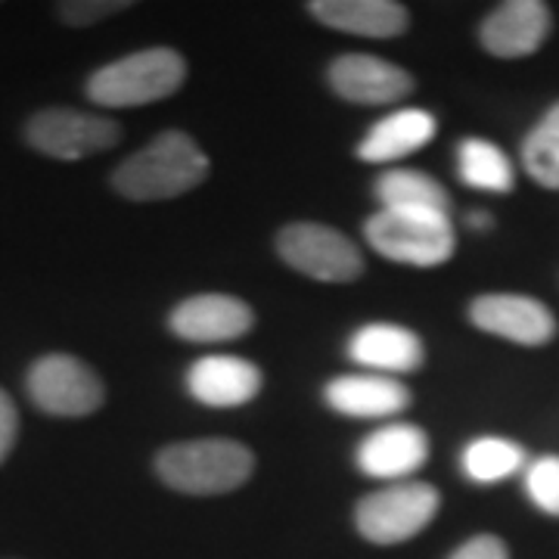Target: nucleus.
I'll use <instances>...</instances> for the list:
<instances>
[{"instance_id": "f257e3e1", "label": "nucleus", "mask_w": 559, "mask_h": 559, "mask_svg": "<svg viewBox=\"0 0 559 559\" xmlns=\"http://www.w3.org/2000/svg\"><path fill=\"white\" fill-rule=\"evenodd\" d=\"M212 162L187 131H162L112 171V190L131 202L178 200L209 178Z\"/></svg>"}, {"instance_id": "f03ea898", "label": "nucleus", "mask_w": 559, "mask_h": 559, "mask_svg": "<svg viewBox=\"0 0 559 559\" xmlns=\"http://www.w3.org/2000/svg\"><path fill=\"white\" fill-rule=\"evenodd\" d=\"M156 476L171 491L190 498L230 495L255 473V454L234 439H193L162 448L156 460Z\"/></svg>"}, {"instance_id": "7ed1b4c3", "label": "nucleus", "mask_w": 559, "mask_h": 559, "mask_svg": "<svg viewBox=\"0 0 559 559\" xmlns=\"http://www.w3.org/2000/svg\"><path fill=\"white\" fill-rule=\"evenodd\" d=\"M187 81V60L175 47H146L100 66L87 79V100L100 109H134L175 97Z\"/></svg>"}, {"instance_id": "20e7f679", "label": "nucleus", "mask_w": 559, "mask_h": 559, "mask_svg": "<svg viewBox=\"0 0 559 559\" xmlns=\"http://www.w3.org/2000/svg\"><path fill=\"white\" fill-rule=\"evenodd\" d=\"M364 237L382 259L411 267H439L457 252L451 215L441 212H389L364 221Z\"/></svg>"}, {"instance_id": "39448f33", "label": "nucleus", "mask_w": 559, "mask_h": 559, "mask_svg": "<svg viewBox=\"0 0 559 559\" xmlns=\"http://www.w3.org/2000/svg\"><path fill=\"white\" fill-rule=\"evenodd\" d=\"M441 495L432 481H392L370 491L355 507V528L364 540L392 547L417 538L439 516Z\"/></svg>"}, {"instance_id": "423d86ee", "label": "nucleus", "mask_w": 559, "mask_h": 559, "mask_svg": "<svg viewBox=\"0 0 559 559\" xmlns=\"http://www.w3.org/2000/svg\"><path fill=\"white\" fill-rule=\"evenodd\" d=\"M22 138L35 153L47 156V159L81 162L119 146L121 124L100 112L50 106V109H38L25 121Z\"/></svg>"}, {"instance_id": "0eeeda50", "label": "nucleus", "mask_w": 559, "mask_h": 559, "mask_svg": "<svg viewBox=\"0 0 559 559\" xmlns=\"http://www.w3.org/2000/svg\"><path fill=\"white\" fill-rule=\"evenodd\" d=\"M25 395L47 417L79 419L97 414L106 401V385L94 367L75 355H40L25 373Z\"/></svg>"}, {"instance_id": "6e6552de", "label": "nucleus", "mask_w": 559, "mask_h": 559, "mask_svg": "<svg viewBox=\"0 0 559 559\" xmlns=\"http://www.w3.org/2000/svg\"><path fill=\"white\" fill-rule=\"evenodd\" d=\"M277 255L293 271L320 283H352L364 274V255L336 227L296 221L277 234Z\"/></svg>"}, {"instance_id": "1a4fd4ad", "label": "nucleus", "mask_w": 559, "mask_h": 559, "mask_svg": "<svg viewBox=\"0 0 559 559\" xmlns=\"http://www.w3.org/2000/svg\"><path fill=\"white\" fill-rule=\"evenodd\" d=\"M469 323L498 340L540 348L557 340V318L544 301L520 293H485L469 305Z\"/></svg>"}, {"instance_id": "9d476101", "label": "nucleus", "mask_w": 559, "mask_h": 559, "mask_svg": "<svg viewBox=\"0 0 559 559\" xmlns=\"http://www.w3.org/2000/svg\"><path fill=\"white\" fill-rule=\"evenodd\" d=\"M330 91L358 106H392L414 94V75L399 62L370 53H342L326 69Z\"/></svg>"}, {"instance_id": "9b49d317", "label": "nucleus", "mask_w": 559, "mask_h": 559, "mask_svg": "<svg viewBox=\"0 0 559 559\" xmlns=\"http://www.w3.org/2000/svg\"><path fill=\"white\" fill-rule=\"evenodd\" d=\"M252 323H255L252 308L227 293L190 296L175 305V311L168 314V330L178 340L200 342V345L240 340L252 330Z\"/></svg>"}, {"instance_id": "f8f14e48", "label": "nucleus", "mask_w": 559, "mask_h": 559, "mask_svg": "<svg viewBox=\"0 0 559 559\" xmlns=\"http://www.w3.org/2000/svg\"><path fill=\"white\" fill-rule=\"evenodd\" d=\"M550 22V7L540 0H507L481 20L479 40L498 60H522L544 47Z\"/></svg>"}, {"instance_id": "ddd939ff", "label": "nucleus", "mask_w": 559, "mask_h": 559, "mask_svg": "<svg viewBox=\"0 0 559 559\" xmlns=\"http://www.w3.org/2000/svg\"><path fill=\"white\" fill-rule=\"evenodd\" d=\"M264 373L259 364L237 355H205L187 370V392L202 407L234 411L259 399Z\"/></svg>"}, {"instance_id": "4468645a", "label": "nucleus", "mask_w": 559, "mask_h": 559, "mask_svg": "<svg viewBox=\"0 0 559 559\" xmlns=\"http://www.w3.org/2000/svg\"><path fill=\"white\" fill-rule=\"evenodd\" d=\"M358 469L380 481H407L429 460V436L414 423H389L358 444Z\"/></svg>"}, {"instance_id": "2eb2a0df", "label": "nucleus", "mask_w": 559, "mask_h": 559, "mask_svg": "<svg viewBox=\"0 0 559 559\" xmlns=\"http://www.w3.org/2000/svg\"><path fill=\"white\" fill-rule=\"evenodd\" d=\"M323 401L333 414L355 419H385L407 411L411 389L382 373H348L326 382Z\"/></svg>"}, {"instance_id": "dca6fc26", "label": "nucleus", "mask_w": 559, "mask_h": 559, "mask_svg": "<svg viewBox=\"0 0 559 559\" xmlns=\"http://www.w3.org/2000/svg\"><path fill=\"white\" fill-rule=\"evenodd\" d=\"M348 358L370 373H414L426 360V348L414 330L399 323H367L348 340Z\"/></svg>"}, {"instance_id": "f3484780", "label": "nucleus", "mask_w": 559, "mask_h": 559, "mask_svg": "<svg viewBox=\"0 0 559 559\" xmlns=\"http://www.w3.org/2000/svg\"><path fill=\"white\" fill-rule=\"evenodd\" d=\"M308 13L323 25L358 38H399L411 25V13L395 0H311Z\"/></svg>"}, {"instance_id": "a211bd4d", "label": "nucleus", "mask_w": 559, "mask_h": 559, "mask_svg": "<svg viewBox=\"0 0 559 559\" xmlns=\"http://www.w3.org/2000/svg\"><path fill=\"white\" fill-rule=\"evenodd\" d=\"M439 134V119L429 109H399L380 119L358 143L360 162H401L429 146Z\"/></svg>"}, {"instance_id": "6ab92c4d", "label": "nucleus", "mask_w": 559, "mask_h": 559, "mask_svg": "<svg viewBox=\"0 0 559 559\" xmlns=\"http://www.w3.org/2000/svg\"><path fill=\"white\" fill-rule=\"evenodd\" d=\"M373 197L380 200V209L389 212H441L448 215L451 197L439 180L417 168H385L377 183Z\"/></svg>"}, {"instance_id": "aec40b11", "label": "nucleus", "mask_w": 559, "mask_h": 559, "mask_svg": "<svg viewBox=\"0 0 559 559\" xmlns=\"http://www.w3.org/2000/svg\"><path fill=\"white\" fill-rule=\"evenodd\" d=\"M457 175L466 187L481 193H510L516 187V168L498 143L485 138H463L457 143Z\"/></svg>"}, {"instance_id": "412c9836", "label": "nucleus", "mask_w": 559, "mask_h": 559, "mask_svg": "<svg viewBox=\"0 0 559 559\" xmlns=\"http://www.w3.org/2000/svg\"><path fill=\"white\" fill-rule=\"evenodd\" d=\"M460 466L463 476L476 485H498L525 469V448L503 436H479L463 448Z\"/></svg>"}, {"instance_id": "4be33fe9", "label": "nucleus", "mask_w": 559, "mask_h": 559, "mask_svg": "<svg viewBox=\"0 0 559 559\" xmlns=\"http://www.w3.org/2000/svg\"><path fill=\"white\" fill-rule=\"evenodd\" d=\"M522 168L544 190H559V103L522 140Z\"/></svg>"}, {"instance_id": "5701e85b", "label": "nucleus", "mask_w": 559, "mask_h": 559, "mask_svg": "<svg viewBox=\"0 0 559 559\" xmlns=\"http://www.w3.org/2000/svg\"><path fill=\"white\" fill-rule=\"evenodd\" d=\"M522 488H525V498L532 500L544 516L559 520V454H544L525 463Z\"/></svg>"}, {"instance_id": "b1692460", "label": "nucleus", "mask_w": 559, "mask_h": 559, "mask_svg": "<svg viewBox=\"0 0 559 559\" xmlns=\"http://www.w3.org/2000/svg\"><path fill=\"white\" fill-rule=\"evenodd\" d=\"M131 0H66L57 7V16H60L66 25H75V28H84V25H94V22L109 20L121 10H128Z\"/></svg>"}, {"instance_id": "393cba45", "label": "nucleus", "mask_w": 559, "mask_h": 559, "mask_svg": "<svg viewBox=\"0 0 559 559\" xmlns=\"http://www.w3.org/2000/svg\"><path fill=\"white\" fill-rule=\"evenodd\" d=\"M16 441H20V411H16V401L10 399V392L0 389V466L13 454Z\"/></svg>"}, {"instance_id": "a878e982", "label": "nucleus", "mask_w": 559, "mask_h": 559, "mask_svg": "<svg viewBox=\"0 0 559 559\" xmlns=\"http://www.w3.org/2000/svg\"><path fill=\"white\" fill-rule=\"evenodd\" d=\"M448 559H510V547L498 535L481 532V535H473L469 540H463Z\"/></svg>"}, {"instance_id": "bb28decb", "label": "nucleus", "mask_w": 559, "mask_h": 559, "mask_svg": "<svg viewBox=\"0 0 559 559\" xmlns=\"http://www.w3.org/2000/svg\"><path fill=\"white\" fill-rule=\"evenodd\" d=\"M466 227H473V230H491L495 227V218L485 212V209H473L469 215H466Z\"/></svg>"}]
</instances>
